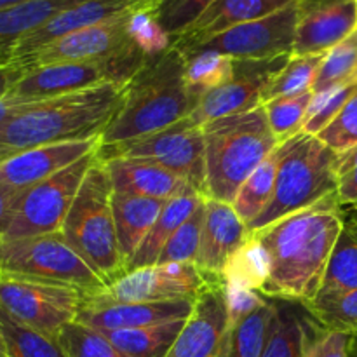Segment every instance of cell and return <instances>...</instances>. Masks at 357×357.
<instances>
[{
  "instance_id": "1f68e13d",
  "label": "cell",
  "mask_w": 357,
  "mask_h": 357,
  "mask_svg": "<svg viewBox=\"0 0 357 357\" xmlns=\"http://www.w3.org/2000/svg\"><path fill=\"white\" fill-rule=\"evenodd\" d=\"M302 305L314 323L324 330L357 338V288L349 291L317 293Z\"/></svg>"
},
{
  "instance_id": "ab89813d",
  "label": "cell",
  "mask_w": 357,
  "mask_h": 357,
  "mask_svg": "<svg viewBox=\"0 0 357 357\" xmlns=\"http://www.w3.org/2000/svg\"><path fill=\"white\" fill-rule=\"evenodd\" d=\"M204 204L202 202L197 211L171 236L166 246L162 248L159 255V260L155 265L166 264H195L201 248L202 236V222H204Z\"/></svg>"
},
{
  "instance_id": "f1b7e54d",
  "label": "cell",
  "mask_w": 357,
  "mask_h": 357,
  "mask_svg": "<svg viewBox=\"0 0 357 357\" xmlns=\"http://www.w3.org/2000/svg\"><path fill=\"white\" fill-rule=\"evenodd\" d=\"M357 288V206L344 208V229L335 246L319 293Z\"/></svg>"
},
{
  "instance_id": "f35d334b",
  "label": "cell",
  "mask_w": 357,
  "mask_h": 357,
  "mask_svg": "<svg viewBox=\"0 0 357 357\" xmlns=\"http://www.w3.org/2000/svg\"><path fill=\"white\" fill-rule=\"evenodd\" d=\"M58 340L66 357H129L119 351L101 331L77 321L63 326Z\"/></svg>"
},
{
  "instance_id": "bcb514c9",
  "label": "cell",
  "mask_w": 357,
  "mask_h": 357,
  "mask_svg": "<svg viewBox=\"0 0 357 357\" xmlns=\"http://www.w3.org/2000/svg\"><path fill=\"white\" fill-rule=\"evenodd\" d=\"M225 286V284H223ZM225 296H227V307H229V319L230 326L239 323L251 312L264 305L267 300H264V295L258 291H251V289L239 288V286H225Z\"/></svg>"
},
{
  "instance_id": "c3c4849f",
  "label": "cell",
  "mask_w": 357,
  "mask_h": 357,
  "mask_svg": "<svg viewBox=\"0 0 357 357\" xmlns=\"http://www.w3.org/2000/svg\"><path fill=\"white\" fill-rule=\"evenodd\" d=\"M26 68L17 63H9V65H0V98L7 96L17 80L24 75Z\"/></svg>"
},
{
  "instance_id": "4dcf8cb0",
  "label": "cell",
  "mask_w": 357,
  "mask_h": 357,
  "mask_svg": "<svg viewBox=\"0 0 357 357\" xmlns=\"http://www.w3.org/2000/svg\"><path fill=\"white\" fill-rule=\"evenodd\" d=\"M279 160L281 152L279 146L251 173L237 192L232 206L248 227L264 213V209L271 204L272 195L275 188V178H278Z\"/></svg>"
},
{
  "instance_id": "f6af8a7d",
  "label": "cell",
  "mask_w": 357,
  "mask_h": 357,
  "mask_svg": "<svg viewBox=\"0 0 357 357\" xmlns=\"http://www.w3.org/2000/svg\"><path fill=\"white\" fill-rule=\"evenodd\" d=\"M354 340L356 338L349 337V335L324 330L321 326L319 330L316 326L312 330L307 328L303 357H351Z\"/></svg>"
},
{
  "instance_id": "484cf974",
  "label": "cell",
  "mask_w": 357,
  "mask_h": 357,
  "mask_svg": "<svg viewBox=\"0 0 357 357\" xmlns=\"http://www.w3.org/2000/svg\"><path fill=\"white\" fill-rule=\"evenodd\" d=\"M206 201V195H202L201 192L190 188V190L183 192L178 197L171 199L164 204L162 211H160L159 218H157L155 225L152 227V230L149 232V236L143 239V243L139 244L138 251L135 253V257L129 260L128 264V272L136 271V268L150 267V265H155L159 260V255L162 251V248L166 246L167 241L171 239L174 232L197 211L199 206Z\"/></svg>"
},
{
  "instance_id": "6f0895ef",
  "label": "cell",
  "mask_w": 357,
  "mask_h": 357,
  "mask_svg": "<svg viewBox=\"0 0 357 357\" xmlns=\"http://www.w3.org/2000/svg\"><path fill=\"white\" fill-rule=\"evenodd\" d=\"M354 357H357V354H356V356H354Z\"/></svg>"
},
{
  "instance_id": "11a10c76",
  "label": "cell",
  "mask_w": 357,
  "mask_h": 357,
  "mask_svg": "<svg viewBox=\"0 0 357 357\" xmlns=\"http://www.w3.org/2000/svg\"><path fill=\"white\" fill-rule=\"evenodd\" d=\"M354 2H356V9H357V0H354Z\"/></svg>"
},
{
  "instance_id": "277c9868",
  "label": "cell",
  "mask_w": 357,
  "mask_h": 357,
  "mask_svg": "<svg viewBox=\"0 0 357 357\" xmlns=\"http://www.w3.org/2000/svg\"><path fill=\"white\" fill-rule=\"evenodd\" d=\"M206 142V197L232 204L255 169L279 146L264 107L202 126Z\"/></svg>"
},
{
  "instance_id": "52a82bcc",
  "label": "cell",
  "mask_w": 357,
  "mask_h": 357,
  "mask_svg": "<svg viewBox=\"0 0 357 357\" xmlns=\"http://www.w3.org/2000/svg\"><path fill=\"white\" fill-rule=\"evenodd\" d=\"M0 272L49 284L80 289L86 296L107 289V282L58 234L0 241Z\"/></svg>"
},
{
  "instance_id": "b9f144b4",
  "label": "cell",
  "mask_w": 357,
  "mask_h": 357,
  "mask_svg": "<svg viewBox=\"0 0 357 357\" xmlns=\"http://www.w3.org/2000/svg\"><path fill=\"white\" fill-rule=\"evenodd\" d=\"M129 35L146 58H155L173 45V37L157 21L155 6L136 10L129 17Z\"/></svg>"
},
{
  "instance_id": "f907efd6",
  "label": "cell",
  "mask_w": 357,
  "mask_h": 357,
  "mask_svg": "<svg viewBox=\"0 0 357 357\" xmlns=\"http://www.w3.org/2000/svg\"><path fill=\"white\" fill-rule=\"evenodd\" d=\"M17 194H20V192H16V190H13V188L0 185V227H2L3 222H6L7 215H9L10 208H13V204H14V201H16Z\"/></svg>"
},
{
  "instance_id": "9f6ffc18",
  "label": "cell",
  "mask_w": 357,
  "mask_h": 357,
  "mask_svg": "<svg viewBox=\"0 0 357 357\" xmlns=\"http://www.w3.org/2000/svg\"><path fill=\"white\" fill-rule=\"evenodd\" d=\"M220 354H222V352H220ZM220 357H222V356H220Z\"/></svg>"
},
{
  "instance_id": "d6a6232c",
  "label": "cell",
  "mask_w": 357,
  "mask_h": 357,
  "mask_svg": "<svg viewBox=\"0 0 357 357\" xmlns=\"http://www.w3.org/2000/svg\"><path fill=\"white\" fill-rule=\"evenodd\" d=\"M0 335L6 345L7 357H66L58 337H51L16 317L0 307Z\"/></svg>"
},
{
  "instance_id": "ba28073f",
  "label": "cell",
  "mask_w": 357,
  "mask_h": 357,
  "mask_svg": "<svg viewBox=\"0 0 357 357\" xmlns=\"http://www.w3.org/2000/svg\"><path fill=\"white\" fill-rule=\"evenodd\" d=\"M98 150L47 180L20 192L6 222L0 227V241L61 232L84 176L96 162Z\"/></svg>"
},
{
  "instance_id": "f5cc1de1",
  "label": "cell",
  "mask_w": 357,
  "mask_h": 357,
  "mask_svg": "<svg viewBox=\"0 0 357 357\" xmlns=\"http://www.w3.org/2000/svg\"><path fill=\"white\" fill-rule=\"evenodd\" d=\"M28 2V0H0V10L10 9L14 6H20V3Z\"/></svg>"
},
{
  "instance_id": "7402d4cb",
  "label": "cell",
  "mask_w": 357,
  "mask_h": 357,
  "mask_svg": "<svg viewBox=\"0 0 357 357\" xmlns=\"http://www.w3.org/2000/svg\"><path fill=\"white\" fill-rule=\"evenodd\" d=\"M289 2L293 0H215L183 33L173 38V45L185 54L216 35L268 16Z\"/></svg>"
},
{
  "instance_id": "e0dca14e",
  "label": "cell",
  "mask_w": 357,
  "mask_h": 357,
  "mask_svg": "<svg viewBox=\"0 0 357 357\" xmlns=\"http://www.w3.org/2000/svg\"><path fill=\"white\" fill-rule=\"evenodd\" d=\"M357 28L354 0H298L291 56L326 54Z\"/></svg>"
},
{
  "instance_id": "44dd1931",
  "label": "cell",
  "mask_w": 357,
  "mask_h": 357,
  "mask_svg": "<svg viewBox=\"0 0 357 357\" xmlns=\"http://www.w3.org/2000/svg\"><path fill=\"white\" fill-rule=\"evenodd\" d=\"M250 237L248 225L230 202L206 197L201 248L195 265L204 275L220 279L229 258Z\"/></svg>"
},
{
  "instance_id": "8d00e7d4",
  "label": "cell",
  "mask_w": 357,
  "mask_h": 357,
  "mask_svg": "<svg viewBox=\"0 0 357 357\" xmlns=\"http://www.w3.org/2000/svg\"><path fill=\"white\" fill-rule=\"evenodd\" d=\"M347 84H357V28L324 54L312 93L319 94Z\"/></svg>"
},
{
  "instance_id": "2e32d148",
  "label": "cell",
  "mask_w": 357,
  "mask_h": 357,
  "mask_svg": "<svg viewBox=\"0 0 357 357\" xmlns=\"http://www.w3.org/2000/svg\"><path fill=\"white\" fill-rule=\"evenodd\" d=\"M229 328L225 286L215 279L194 300V310L166 357H218Z\"/></svg>"
},
{
  "instance_id": "d6986e66",
  "label": "cell",
  "mask_w": 357,
  "mask_h": 357,
  "mask_svg": "<svg viewBox=\"0 0 357 357\" xmlns=\"http://www.w3.org/2000/svg\"><path fill=\"white\" fill-rule=\"evenodd\" d=\"M100 149V138L35 146L0 160V185L23 192Z\"/></svg>"
},
{
  "instance_id": "681fc988",
  "label": "cell",
  "mask_w": 357,
  "mask_h": 357,
  "mask_svg": "<svg viewBox=\"0 0 357 357\" xmlns=\"http://www.w3.org/2000/svg\"><path fill=\"white\" fill-rule=\"evenodd\" d=\"M357 167V145L352 149L345 150V152L337 153V159H335V171H337V176L340 180L342 176H345L347 173H351L352 169Z\"/></svg>"
},
{
  "instance_id": "7bdbcfd3",
  "label": "cell",
  "mask_w": 357,
  "mask_h": 357,
  "mask_svg": "<svg viewBox=\"0 0 357 357\" xmlns=\"http://www.w3.org/2000/svg\"><path fill=\"white\" fill-rule=\"evenodd\" d=\"M215 0H155V16L160 26L171 35L183 33Z\"/></svg>"
},
{
  "instance_id": "7a4b0ae2",
  "label": "cell",
  "mask_w": 357,
  "mask_h": 357,
  "mask_svg": "<svg viewBox=\"0 0 357 357\" xmlns=\"http://www.w3.org/2000/svg\"><path fill=\"white\" fill-rule=\"evenodd\" d=\"M126 84H103L79 93L28 101L0 124V160L61 142L100 138L121 107Z\"/></svg>"
},
{
  "instance_id": "74e56055",
  "label": "cell",
  "mask_w": 357,
  "mask_h": 357,
  "mask_svg": "<svg viewBox=\"0 0 357 357\" xmlns=\"http://www.w3.org/2000/svg\"><path fill=\"white\" fill-rule=\"evenodd\" d=\"M312 96L314 93L309 91V93L296 94V96L275 98V100L267 101L264 105V110L268 119V126H271L279 145H282L289 138L302 132Z\"/></svg>"
},
{
  "instance_id": "7c38bea8",
  "label": "cell",
  "mask_w": 357,
  "mask_h": 357,
  "mask_svg": "<svg viewBox=\"0 0 357 357\" xmlns=\"http://www.w3.org/2000/svg\"><path fill=\"white\" fill-rule=\"evenodd\" d=\"M296 24L298 0H293L282 9L260 20L237 24L185 54L216 51L234 59H274L279 56H291Z\"/></svg>"
},
{
  "instance_id": "30bf717a",
  "label": "cell",
  "mask_w": 357,
  "mask_h": 357,
  "mask_svg": "<svg viewBox=\"0 0 357 357\" xmlns=\"http://www.w3.org/2000/svg\"><path fill=\"white\" fill-rule=\"evenodd\" d=\"M98 157L100 160L114 157L152 160L183 176L195 190L206 195L204 129L190 117L143 138L100 146Z\"/></svg>"
},
{
  "instance_id": "836d02e7",
  "label": "cell",
  "mask_w": 357,
  "mask_h": 357,
  "mask_svg": "<svg viewBox=\"0 0 357 357\" xmlns=\"http://www.w3.org/2000/svg\"><path fill=\"white\" fill-rule=\"evenodd\" d=\"M187 58V77L188 89L199 103L208 91L223 86L234 77L236 59L230 56L220 54L216 51H195L185 54Z\"/></svg>"
},
{
  "instance_id": "3957f363",
  "label": "cell",
  "mask_w": 357,
  "mask_h": 357,
  "mask_svg": "<svg viewBox=\"0 0 357 357\" xmlns=\"http://www.w3.org/2000/svg\"><path fill=\"white\" fill-rule=\"evenodd\" d=\"M187 58L174 45L146 59L126 84L121 107L100 136V146L143 138L190 117L197 101L188 89Z\"/></svg>"
},
{
  "instance_id": "5bb4252c",
  "label": "cell",
  "mask_w": 357,
  "mask_h": 357,
  "mask_svg": "<svg viewBox=\"0 0 357 357\" xmlns=\"http://www.w3.org/2000/svg\"><path fill=\"white\" fill-rule=\"evenodd\" d=\"M289 58L291 56H279L274 59H236L232 79L208 91L199 100L190 119L199 126H206L216 119L264 107L261 93L284 68Z\"/></svg>"
},
{
  "instance_id": "83f0119b",
  "label": "cell",
  "mask_w": 357,
  "mask_h": 357,
  "mask_svg": "<svg viewBox=\"0 0 357 357\" xmlns=\"http://www.w3.org/2000/svg\"><path fill=\"white\" fill-rule=\"evenodd\" d=\"M278 305L265 302L255 312L229 328L222 357H261L271 338Z\"/></svg>"
},
{
  "instance_id": "6da1fadb",
  "label": "cell",
  "mask_w": 357,
  "mask_h": 357,
  "mask_svg": "<svg viewBox=\"0 0 357 357\" xmlns=\"http://www.w3.org/2000/svg\"><path fill=\"white\" fill-rule=\"evenodd\" d=\"M344 229V208L335 194L250 234L271 258V275L260 295L305 303L319 293Z\"/></svg>"
},
{
  "instance_id": "7dc6e473",
  "label": "cell",
  "mask_w": 357,
  "mask_h": 357,
  "mask_svg": "<svg viewBox=\"0 0 357 357\" xmlns=\"http://www.w3.org/2000/svg\"><path fill=\"white\" fill-rule=\"evenodd\" d=\"M337 197L342 208H356L357 206V167L338 180Z\"/></svg>"
},
{
  "instance_id": "d4e9b609",
  "label": "cell",
  "mask_w": 357,
  "mask_h": 357,
  "mask_svg": "<svg viewBox=\"0 0 357 357\" xmlns=\"http://www.w3.org/2000/svg\"><path fill=\"white\" fill-rule=\"evenodd\" d=\"M84 0H28L10 9L0 10V65L13 61L17 42L47 23L56 14Z\"/></svg>"
},
{
  "instance_id": "d590c367",
  "label": "cell",
  "mask_w": 357,
  "mask_h": 357,
  "mask_svg": "<svg viewBox=\"0 0 357 357\" xmlns=\"http://www.w3.org/2000/svg\"><path fill=\"white\" fill-rule=\"evenodd\" d=\"M305 338V317L289 303H281L275 310L271 338L261 357H303Z\"/></svg>"
},
{
  "instance_id": "5b68a950",
  "label": "cell",
  "mask_w": 357,
  "mask_h": 357,
  "mask_svg": "<svg viewBox=\"0 0 357 357\" xmlns=\"http://www.w3.org/2000/svg\"><path fill=\"white\" fill-rule=\"evenodd\" d=\"M112 197L110 174L98 157L84 176L61 229V236L107 286L128 272L119 250Z\"/></svg>"
},
{
  "instance_id": "cb8c5ba5",
  "label": "cell",
  "mask_w": 357,
  "mask_h": 357,
  "mask_svg": "<svg viewBox=\"0 0 357 357\" xmlns=\"http://www.w3.org/2000/svg\"><path fill=\"white\" fill-rule=\"evenodd\" d=\"M164 204L166 202L159 199L114 192L112 206H114L115 230H117L119 250L126 261V268H128L129 260L138 251L139 244L155 225Z\"/></svg>"
},
{
  "instance_id": "816d5d0a",
  "label": "cell",
  "mask_w": 357,
  "mask_h": 357,
  "mask_svg": "<svg viewBox=\"0 0 357 357\" xmlns=\"http://www.w3.org/2000/svg\"><path fill=\"white\" fill-rule=\"evenodd\" d=\"M23 105L24 103H21V101H14L7 96L0 98V124H2L3 121H7L9 117H13Z\"/></svg>"
},
{
  "instance_id": "680465c9",
  "label": "cell",
  "mask_w": 357,
  "mask_h": 357,
  "mask_svg": "<svg viewBox=\"0 0 357 357\" xmlns=\"http://www.w3.org/2000/svg\"><path fill=\"white\" fill-rule=\"evenodd\" d=\"M218 357H220V356H218Z\"/></svg>"
},
{
  "instance_id": "9a60e30c",
  "label": "cell",
  "mask_w": 357,
  "mask_h": 357,
  "mask_svg": "<svg viewBox=\"0 0 357 357\" xmlns=\"http://www.w3.org/2000/svg\"><path fill=\"white\" fill-rule=\"evenodd\" d=\"M132 14L73 31L13 63H17L24 68H33V66L52 65V63L93 61V59H107L126 54L132 49H138L132 44L129 35V17Z\"/></svg>"
},
{
  "instance_id": "8992f818",
  "label": "cell",
  "mask_w": 357,
  "mask_h": 357,
  "mask_svg": "<svg viewBox=\"0 0 357 357\" xmlns=\"http://www.w3.org/2000/svg\"><path fill=\"white\" fill-rule=\"evenodd\" d=\"M279 152L281 160L274 195L264 213L248 227L250 234L258 232L300 209L309 208L337 192V152L324 145L317 136L298 132L279 145Z\"/></svg>"
},
{
  "instance_id": "ac0fdd59",
  "label": "cell",
  "mask_w": 357,
  "mask_h": 357,
  "mask_svg": "<svg viewBox=\"0 0 357 357\" xmlns=\"http://www.w3.org/2000/svg\"><path fill=\"white\" fill-rule=\"evenodd\" d=\"M153 6H155V0H84L56 14L52 20L17 42L13 51V61H17L73 31L96 26V24L107 23V21L117 20V17L128 16L136 10Z\"/></svg>"
},
{
  "instance_id": "db71d44e",
  "label": "cell",
  "mask_w": 357,
  "mask_h": 357,
  "mask_svg": "<svg viewBox=\"0 0 357 357\" xmlns=\"http://www.w3.org/2000/svg\"><path fill=\"white\" fill-rule=\"evenodd\" d=\"M0 357H7L6 345H3V340H2V335H0Z\"/></svg>"
},
{
  "instance_id": "60d3db41",
  "label": "cell",
  "mask_w": 357,
  "mask_h": 357,
  "mask_svg": "<svg viewBox=\"0 0 357 357\" xmlns=\"http://www.w3.org/2000/svg\"><path fill=\"white\" fill-rule=\"evenodd\" d=\"M356 91L357 84H347V86H338L324 91V93L314 94L302 131L312 136L319 135L323 129H326L337 119L345 103L354 96Z\"/></svg>"
},
{
  "instance_id": "4fadbf2b",
  "label": "cell",
  "mask_w": 357,
  "mask_h": 357,
  "mask_svg": "<svg viewBox=\"0 0 357 357\" xmlns=\"http://www.w3.org/2000/svg\"><path fill=\"white\" fill-rule=\"evenodd\" d=\"M211 281L215 279L202 274L195 264L150 265L126 272L105 291L87 298L108 303L195 300Z\"/></svg>"
},
{
  "instance_id": "8fae6325",
  "label": "cell",
  "mask_w": 357,
  "mask_h": 357,
  "mask_svg": "<svg viewBox=\"0 0 357 357\" xmlns=\"http://www.w3.org/2000/svg\"><path fill=\"white\" fill-rule=\"evenodd\" d=\"M86 293L68 286L0 272V307L21 323L51 337L77 319Z\"/></svg>"
},
{
  "instance_id": "ee69618b",
  "label": "cell",
  "mask_w": 357,
  "mask_h": 357,
  "mask_svg": "<svg viewBox=\"0 0 357 357\" xmlns=\"http://www.w3.org/2000/svg\"><path fill=\"white\" fill-rule=\"evenodd\" d=\"M317 138L337 153L357 145V91L345 103L337 119L326 129H323Z\"/></svg>"
},
{
  "instance_id": "f546056e",
  "label": "cell",
  "mask_w": 357,
  "mask_h": 357,
  "mask_svg": "<svg viewBox=\"0 0 357 357\" xmlns=\"http://www.w3.org/2000/svg\"><path fill=\"white\" fill-rule=\"evenodd\" d=\"M271 275V258L257 237L250 236L246 243L229 258L220 274L225 286H239L260 293Z\"/></svg>"
},
{
  "instance_id": "ffe728a7",
  "label": "cell",
  "mask_w": 357,
  "mask_h": 357,
  "mask_svg": "<svg viewBox=\"0 0 357 357\" xmlns=\"http://www.w3.org/2000/svg\"><path fill=\"white\" fill-rule=\"evenodd\" d=\"M192 310H194V300L108 303L86 296L75 321L94 330L117 331L152 326L167 321L188 319Z\"/></svg>"
},
{
  "instance_id": "4316f807",
  "label": "cell",
  "mask_w": 357,
  "mask_h": 357,
  "mask_svg": "<svg viewBox=\"0 0 357 357\" xmlns=\"http://www.w3.org/2000/svg\"><path fill=\"white\" fill-rule=\"evenodd\" d=\"M187 319L167 321L132 330L101 331L119 351L129 357H166ZM100 331V330H98Z\"/></svg>"
},
{
  "instance_id": "603a6c76",
  "label": "cell",
  "mask_w": 357,
  "mask_h": 357,
  "mask_svg": "<svg viewBox=\"0 0 357 357\" xmlns=\"http://www.w3.org/2000/svg\"><path fill=\"white\" fill-rule=\"evenodd\" d=\"M110 174L114 192L122 194L142 195L159 201H171L192 187L183 176L159 166L157 162L146 159H132V157H114L103 160Z\"/></svg>"
},
{
  "instance_id": "e575fe53",
  "label": "cell",
  "mask_w": 357,
  "mask_h": 357,
  "mask_svg": "<svg viewBox=\"0 0 357 357\" xmlns=\"http://www.w3.org/2000/svg\"><path fill=\"white\" fill-rule=\"evenodd\" d=\"M323 58L324 54L291 56L284 68L268 82L261 93V105L275 98L296 96L312 91Z\"/></svg>"
},
{
  "instance_id": "9c48e42d",
  "label": "cell",
  "mask_w": 357,
  "mask_h": 357,
  "mask_svg": "<svg viewBox=\"0 0 357 357\" xmlns=\"http://www.w3.org/2000/svg\"><path fill=\"white\" fill-rule=\"evenodd\" d=\"M146 59L150 58L139 49H132L126 54L107 59L33 66L26 68L7 98L28 103L93 89L103 84H128Z\"/></svg>"
}]
</instances>
